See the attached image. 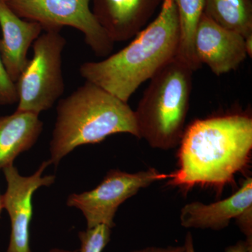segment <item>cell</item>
Listing matches in <instances>:
<instances>
[{"instance_id":"ffe728a7","label":"cell","mask_w":252,"mask_h":252,"mask_svg":"<svg viewBox=\"0 0 252 252\" xmlns=\"http://www.w3.org/2000/svg\"><path fill=\"white\" fill-rule=\"evenodd\" d=\"M184 246H169L166 248L160 247H147V248L134 250L131 252H183Z\"/></svg>"},{"instance_id":"52a82bcc","label":"cell","mask_w":252,"mask_h":252,"mask_svg":"<svg viewBox=\"0 0 252 252\" xmlns=\"http://www.w3.org/2000/svg\"><path fill=\"white\" fill-rule=\"evenodd\" d=\"M171 174H164L155 168L136 173L110 170L95 188L68 197L67 205L82 212L87 228L106 225L112 228L118 209L127 199L157 181L168 180Z\"/></svg>"},{"instance_id":"9a60e30c","label":"cell","mask_w":252,"mask_h":252,"mask_svg":"<svg viewBox=\"0 0 252 252\" xmlns=\"http://www.w3.org/2000/svg\"><path fill=\"white\" fill-rule=\"evenodd\" d=\"M180 21V39L177 56L195 72L201 67L194 51L195 31L203 14L205 0H173Z\"/></svg>"},{"instance_id":"2e32d148","label":"cell","mask_w":252,"mask_h":252,"mask_svg":"<svg viewBox=\"0 0 252 252\" xmlns=\"http://www.w3.org/2000/svg\"><path fill=\"white\" fill-rule=\"evenodd\" d=\"M112 228L98 225L79 233V252H102L111 240Z\"/></svg>"},{"instance_id":"ac0fdd59","label":"cell","mask_w":252,"mask_h":252,"mask_svg":"<svg viewBox=\"0 0 252 252\" xmlns=\"http://www.w3.org/2000/svg\"><path fill=\"white\" fill-rule=\"evenodd\" d=\"M183 252H195L194 248L193 238L190 232L186 235L185 244H184ZM252 244L248 243L247 240H240L235 245L228 247L225 252H252Z\"/></svg>"},{"instance_id":"7c38bea8","label":"cell","mask_w":252,"mask_h":252,"mask_svg":"<svg viewBox=\"0 0 252 252\" xmlns=\"http://www.w3.org/2000/svg\"><path fill=\"white\" fill-rule=\"evenodd\" d=\"M252 210V179L249 177L228 198L209 205L193 202L182 207L181 224L187 228L220 230L233 219Z\"/></svg>"},{"instance_id":"277c9868","label":"cell","mask_w":252,"mask_h":252,"mask_svg":"<svg viewBox=\"0 0 252 252\" xmlns=\"http://www.w3.org/2000/svg\"><path fill=\"white\" fill-rule=\"evenodd\" d=\"M194 71L176 56L150 79L135 112L140 139L154 149L180 145L185 130Z\"/></svg>"},{"instance_id":"e0dca14e","label":"cell","mask_w":252,"mask_h":252,"mask_svg":"<svg viewBox=\"0 0 252 252\" xmlns=\"http://www.w3.org/2000/svg\"><path fill=\"white\" fill-rule=\"evenodd\" d=\"M18 102L16 83L6 72L0 56V105H10Z\"/></svg>"},{"instance_id":"ba28073f","label":"cell","mask_w":252,"mask_h":252,"mask_svg":"<svg viewBox=\"0 0 252 252\" xmlns=\"http://www.w3.org/2000/svg\"><path fill=\"white\" fill-rule=\"evenodd\" d=\"M44 161L32 175L23 177L14 164L2 169L7 188L3 197L4 209L11 220V235L6 252H31V223L33 215L32 197L37 189L54 183V175L42 176L51 165Z\"/></svg>"},{"instance_id":"5bb4252c","label":"cell","mask_w":252,"mask_h":252,"mask_svg":"<svg viewBox=\"0 0 252 252\" xmlns=\"http://www.w3.org/2000/svg\"><path fill=\"white\" fill-rule=\"evenodd\" d=\"M204 14L219 26L252 37L251 0H205Z\"/></svg>"},{"instance_id":"8fae6325","label":"cell","mask_w":252,"mask_h":252,"mask_svg":"<svg viewBox=\"0 0 252 252\" xmlns=\"http://www.w3.org/2000/svg\"><path fill=\"white\" fill-rule=\"evenodd\" d=\"M0 56L6 72L16 83L27 64L28 52L43 29L39 23L25 21L0 0Z\"/></svg>"},{"instance_id":"7a4b0ae2","label":"cell","mask_w":252,"mask_h":252,"mask_svg":"<svg viewBox=\"0 0 252 252\" xmlns=\"http://www.w3.org/2000/svg\"><path fill=\"white\" fill-rule=\"evenodd\" d=\"M178 14L173 0H162L160 13L130 44L98 62L83 63L86 81L127 102L145 81L175 59L180 45Z\"/></svg>"},{"instance_id":"6da1fadb","label":"cell","mask_w":252,"mask_h":252,"mask_svg":"<svg viewBox=\"0 0 252 252\" xmlns=\"http://www.w3.org/2000/svg\"><path fill=\"white\" fill-rule=\"evenodd\" d=\"M179 146L178 168L170 173L167 185L186 192L210 187L221 194L250 165L252 118L233 113L198 119L185 129Z\"/></svg>"},{"instance_id":"30bf717a","label":"cell","mask_w":252,"mask_h":252,"mask_svg":"<svg viewBox=\"0 0 252 252\" xmlns=\"http://www.w3.org/2000/svg\"><path fill=\"white\" fill-rule=\"evenodd\" d=\"M162 0H94L93 13L113 42L142 31Z\"/></svg>"},{"instance_id":"8992f818","label":"cell","mask_w":252,"mask_h":252,"mask_svg":"<svg viewBox=\"0 0 252 252\" xmlns=\"http://www.w3.org/2000/svg\"><path fill=\"white\" fill-rule=\"evenodd\" d=\"M21 18L39 23L45 31H61L69 26L81 32L84 40L99 57L109 56L114 48L90 8L91 0H5Z\"/></svg>"},{"instance_id":"4fadbf2b","label":"cell","mask_w":252,"mask_h":252,"mask_svg":"<svg viewBox=\"0 0 252 252\" xmlns=\"http://www.w3.org/2000/svg\"><path fill=\"white\" fill-rule=\"evenodd\" d=\"M42 130L39 115L33 113L16 110L0 117V169L14 164L20 154L31 149Z\"/></svg>"},{"instance_id":"7402d4cb","label":"cell","mask_w":252,"mask_h":252,"mask_svg":"<svg viewBox=\"0 0 252 252\" xmlns=\"http://www.w3.org/2000/svg\"><path fill=\"white\" fill-rule=\"evenodd\" d=\"M50 252H77V251H67V250H54Z\"/></svg>"},{"instance_id":"44dd1931","label":"cell","mask_w":252,"mask_h":252,"mask_svg":"<svg viewBox=\"0 0 252 252\" xmlns=\"http://www.w3.org/2000/svg\"><path fill=\"white\" fill-rule=\"evenodd\" d=\"M3 209H4V203H3V197L2 195L0 194V217H1V212H2Z\"/></svg>"},{"instance_id":"3957f363","label":"cell","mask_w":252,"mask_h":252,"mask_svg":"<svg viewBox=\"0 0 252 252\" xmlns=\"http://www.w3.org/2000/svg\"><path fill=\"white\" fill-rule=\"evenodd\" d=\"M56 110L50 144L51 164L59 165L77 147L99 143L115 134L140 138L135 112L127 102L89 81L61 99Z\"/></svg>"},{"instance_id":"5b68a950","label":"cell","mask_w":252,"mask_h":252,"mask_svg":"<svg viewBox=\"0 0 252 252\" xmlns=\"http://www.w3.org/2000/svg\"><path fill=\"white\" fill-rule=\"evenodd\" d=\"M65 45L59 31H46L34 41L32 57L16 82V111L39 115L64 94L62 54Z\"/></svg>"},{"instance_id":"d6986e66","label":"cell","mask_w":252,"mask_h":252,"mask_svg":"<svg viewBox=\"0 0 252 252\" xmlns=\"http://www.w3.org/2000/svg\"><path fill=\"white\" fill-rule=\"evenodd\" d=\"M240 230L246 236L248 243L252 244V210L245 212L236 219Z\"/></svg>"},{"instance_id":"9c48e42d","label":"cell","mask_w":252,"mask_h":252,"mask_svg":"<svg viewBox=\"0 0 252 252\" xmlns=\"http://www.w3.org/2000/svg\"><path fill=\"white\" fill-rule=\"evenodd\" d=\"M193 44L198 62L206 64L217 76L238 69L248 56L243 36L219 26L204 13Z\"/></svg>"}]
</instances>
